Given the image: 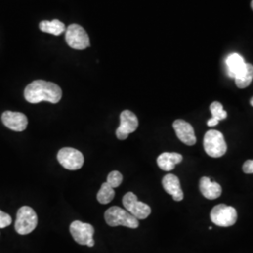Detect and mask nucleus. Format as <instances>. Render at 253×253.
I'll list each match as a JSON object with an SVG mask.
<instances>
[{
	"label": "nucleus",
	"mask_w": 253,
	"mask_h": 253,
	"mask_svg": "<svg viewBox=\"0 0 253 253\" xmlns=\"http://www.w3.org/2000/svg\"><path fill=\"white\" fill-rule=\"evenodd\" d=\"M183 157L179 153L175 152H164L161 154L158 159V166L165 172H170L174 169L175 165L182 163Z\"/></svg>",
	"instance_id": "2eb2a0df"
},
{
	"label": "nucleus",
	"mask_w": 253,
	"mask_h": 253,
	"mask_svg": "<svg viewBox=\"0 0 253 253\" xmlns=\"http://www.w3.org/2000/svg\"><path fill=\"white\" fill-rule=\"evenodd\" d=\"M123 181V175L118 172V171H113L110 172L107 176V183L113 188L116 189L121 185Z\"/></svg>",
	"instance_id": "412c9836"
},
{
	"label": "nucleus",
	"mask_w": 253,
	"mask_h": 253,
	"mask_svg": "<svg viewBox=\"0 0 253 253\" xmlns=\"http://www.w3.org/2000/svg\"><path fill=\"white\" fill-rule=\"evenodd\" d=\"M172 127L176 133L177 138L183 144L187 145H194L196 144V136L193 126L189 122L177 119L173 122Z\"/></svg>",
	"instance_id": "9b49d317"
},
{
	"label": "nucleus",
	"mask_w": 253,
	"mask_h": 253,
	"mask_svg": "<svg viewBox=\"0 0 253 253\" xmlns=\"http://www.w3.org/2000/svg\"><path fill=\"white\" fill-rule=\"evenodd\" d=\"M40 29L42 32L59 36L66 30V27L62 22L54 19L53 21H42L40 24Z\"/></svg>",
	"instance_id": "a211bd4d"
},
{
	"label": "nucleus",
	"mask_w": 253,
	"mask_h": 253,
	"mask_svg": "<svg viewBox=\"0 0 253 253\" xmlns=\"http://www.w3.org/2000/svg\"><path fill=\"white\" fill-rule=\"evenodd\" d=\"M210 112H211L212 118H216L218 121L226 119L227 116H228L226 111H224V109H223L222 104L218 101H214L211 103Z\"/></svg>",
	"instance_id": "aec40b11"
},
{
	"label": "nucleus",
	"mask_w": 253,
	"mask_h": 253,
	"mask_svg": "<svg viewBox=\"0 0 253 253\" xmlns=\"http://www.w3.org/2000/svg\"><path fill=\"white\" fill-rule=\"evenodd\" d=\"M38 225V216L34 209L22 207L18 210L15 220V231L19 235H26L32 233Z\"/></svg>",
	"instance_id": "20e7f679"
},
{
	"label": "nucleus",
	"mask_w": 253,
	"mask_h": 253,
	"mask_svg": "<svg viewBox=\"0 0 253 253\" xmlns=\"http://www.w3.org/2000/svg\"><path fill=\"white\" fill-rule=\"evenodd\" d=\"M115 195H116L115 190L109 185L107 182H105L100 187V190L97 194V199L100 204L107 205L115 198Z\"/></svg>",
	"instance_id": "6ab92c4d"
},
{
	"label": "nucleus",
	"mask_w": 253,
	"mask_h": 253,
	"mask_svg": "<svg viewBox=\"0 0 253 253\" xmlns=\"http://www.w3.org/2000/svg\"><path fill=\"white\" fill-rule=\"evenodd\" d=\"M66 42L68 45L75 50H84L90 46L87 33L77 24H73L66 29Z\"/></svg>",
	"instance_id": "423d86ee"
},
{
	"label": "nucleus",
	"mask_w": 253,
	"mask_h": 253,
	"mask_svg": "<svg viewBox=\"0 0 253 253\" xmlns=\"http://www.w3.org/2000/svg\"><path fill=\"white\" fill-rule=\"evenodd\" d=\"M57 161L65 169L75 171L81 169L84 163V158L79 150L72 147H64L58 151Z\"/></svg>",
	"instance_id": "6e6552de"
},
{
	"label": "nucleus",
	"mask_w": 253,
	"mask_h": 253,
	"mask_svg": "<svg viewBox=\"0 0 253 253\" xmlns=\"http://www.w3.org/2000/svg\"><path fill=\"white\" fill-rule=\"evenodd\" d=\"M163 189L170 194L172 199L176 202H180L184 198V193L181 189L180 181L178 177L172 173L166 174L163 179Z\"/></svg>",
	"instance_id": "ddd939ff"
},
{
	"label": "nucleus",
	"mask_w": 253,
	"mask_h": 253,
	"mask_svg": "<svg viewBox=\"0 0 253 253\" xmlns=\"http://www.w3.org/2000/svg\"><path fill=\"white\" fill-rule=\"evenodd\" d=\"M1 119L5 126L14 131H24L28 124L26 115L19 112L6 111L2 114Z\"/></svg>",
	"instance_id": "f8f14e48"
},
{
	"label": "nucleus",
	"mask_w": 253,
	"mask_h": 253,
	"mask_svg": "<svg viewBox=\"0 0 253 253\" xmlns=\"http://www.w3.org/2000/svg\"><path fill=\"white\" fill-rule=\"evenodd\" d=\"M204 148L206 153L211 158H220L225 155L227 144L223 134L216 130L210 129L204 137Z\"/></svg>",
	"instance_id": "7ed1b4c3"
},
{
	"label": "nucleus",
	"mask_w": 253,
	"mask_h": 253,
	"mask_svg": "<svg viewBox=\"0 0 253 253\" xmlns=\"http://www.w3.org/2000/svg\"><path fill=\"white\" fill-rule=\"evenodd\" d=\"M210 218L217 226H233L237 220V212L235 208L229 207L225 204H220L211 210Z\"/></svg>",
	"instance_id": "39448f33"
},
{
	"label": "nucleus",
	"mask_w": 253,
	"mask_h": 253,
	"mask_svg": "<svg viewBox=\"0 0 253 253\" xmlns=\"http://www.w3.org/2000/svg\"><path fill=\"white\" fill-rule=\"evenodd\" d=\"M218 120H217L216 118H211L210 119H208V126H217V124H218Z\"/></svg>",
	"instance_id": "b1692460"
},
{
	"label": "nucleus",
	"mask_w": 253,
	"mask_h": 253,
	"mask_svg": "<svg viewBox=\"0 0 253 253\" xmlns=\"http://www.w3.org/2000/svg\"><path fill=\"white\" fill-rule=\"evenodd\" d=\"M70 232L76 243L87 246L89 248L94 247L95 241L93 239V235L95 230L94 227L89 223H84L80 220H74L70 226Z\"/></svg>",
	"instance_id": "0eeeda50"
},
{
	"label": "nucleus",
	"mask_w": 253,
	"mask_h": 253,
	"mask_svg": "<svg viewBox=\"0 0 253 253\" xmlns=\"http://www.w3.org/2000/svg\"><path fill=\"white\" fill-rule=\"evenodd\" d=\"M251 105L253 107V97L251 99Z\"/></svg>",
	"instance_id": "393cba45"
},
{
	"label": "nucleus",
	"mask_w": 253,
	"mask_h": 253,
	"mask_svg": "<svg viewBox=\"0 0 253 253\" xmlns=\"http://www.w3.org/2000/svg\"><path fill=\"white\" fill-rule=\"evenodd\" d=\"M251 6H252V9H253V0L252 1V4H251Z\"/></svg>",
	"instance_id": "a878e982"
},
{
	"label": "nucleus",
	"mask_w": 253,
	"mask_h": 253,
	"mask_svg": "<svg viewBox=\"0 0 253 253\" xmlns=\"http://www.w3.org/2000/svg\"><path fill=\"white\" fill-rule=\"evenodd\" d=\"M243 172L248 174L253 173V160H249L243 164Z\"/></svg>",
	"instance_id": "5701e85b"
},
{
	"label": "nucleus",
	"mask_w": 253,
	"mask_h": 253,
	"mask_svg": "<svg viewBox=\"0 0 253 253\" xmlns=\"http://www.w3.org/2000/svg\"><path fill=\"white\" fill-rule=\"evenodd\" d=\"M62 98L61 88L52 82L36 80L30 83L25 89V99L36 104L42 101L57 103Z\"/></svg>",
	"instance_id": "f257e3e1"
},
{
	"label": "nucleus",
	"mask_w": 253,
	"mask_h": 253,
	"mask_svg": "<svg viewBox=\"0 0 253 253\" xmlns=\"http://www.w3.org/2000/svg\"><path fill=\"white\" fill-rule=\"evenodd\" d=\"M139 126V120L131 111L125 110L120 114V125L116 131L119 140H126L127 136L134 132Z\"/></svg>",
	"instance_id": "9d476101"
},
{
	"label": "nucleus",
	"mask_w": 253,
	"mask_h": 253,
	"mask_svg": "<svg viewBox=\"0 0 253 253\" xmlns=\"http://www.w3.org/2000/svg\"><path fill=\"white\" fill-rule=\"evenodd\" d=\"M11 222H12V219L9 214L0 210V229L9 226Z\"/></svg>",
	"instance_id": "4be33fe9"
},
{
	"label": "nucleus",
	"mask_w": 253,
	"mask_h": 253,
	"mask_svg": "<svg viewBox=\"0 0 253 253\" xmlns=\"http://www.w3.org/2000/svg\"><path fill=\"white\" fill-rule=\"evenodd\" d=\"M226 65L229 76L235 79V77L243 71L246 62L240 54L235 53L228 55Z\"/></svg>",
	"instance_id": "dca6fc26"
},
{
	"label": "nucleus",
	"mask_w": 253,
	"mask_h": 253,
	"mask_svg": "<svg viewBox=\"0 0 253 253\" xmlns=\"http://www.w3.org/2000/svg\"><path fill=\"white\" fill-rule=\"evenodd\" d=\"M200 191L207 199L214 200L221 195L222 189L217 182H213L208 176H204L200 179Z\"/></svg>",
	"instance_id": "4468645a"
},
{
	"label": "nucleus",
	"mask_w": 253,
	"mask_h": 253,
	"mask_svg": "<svg viewBox=\"0 0 253 253\" xmlns=\"http://www.w3.org/2000/svg\"><path fill=\"white\" fill-rule=\"evenodd\" d=\"M104 218L109 226H124L131 229H136L139 227V220L128 213L125 209L112 207L106 210L104 214Z\"/></svg>",
	"instance_id": "f03ea898"
},
{
	"label": "nucleus",
	"mask_w": 253,
	"mask_h": 253,
	"mask_svg": "<svg viewBox=\"0 0 253 253\" xmlns=\"http://www.w3.org/2000/svg\"><path fill=\"white\" fill-rule=\"evenodd\" d=\"M122 202L126 211L137 219H145L151 214L150 207L143 202L138 201L137 196L133 192L126 193Z\"/></svg>",
	"instance_id": "1a4fd4ad"
},
{
	"label": "nucleus",
	"mask_w": 253,
	"mask_h": 253,
	"mask_svg": "<svg viewBox=\"0 0 253 253\" xmlns=\"http://www.w3.org/2000/svg\"><path fill=\"white\" fill-rule=\"evenodd\" d=\"M253 80V65L246 63L244 69L235 78V84L238 88H246L248 87Z\"/></svg>",
	"instance_id": "f3484780"
}]
</instances>
